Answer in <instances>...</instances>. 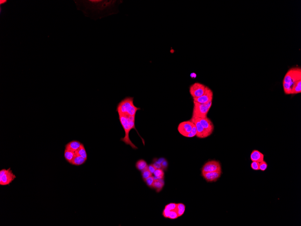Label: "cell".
Listing matches in <instances>:
<instances>
[{
    "label": "cell",
    "mask_w": 301,
    "mask_h": 226,
    "mask_svg": "<svg viewBox=\"0 0 301 226\" xmlns=\"http://www.w3.org/2000/svg\"><path fill=\"white\" fill-rule=\"evenodd\" d=\"M198 119L204 128L211 135L214 130V126L211 120L207 117L199 118Z\"/></svg>",
    "instance_id": "cell-13"
},
{
    "label": "cell",
    "mask_w": 301,
    "mask_h": 226,
    "mask_svg": "<svg viewBox=\"0 0 301 226\" xmlns=\"http://www.w3.org/2000/svg\"><path fill=\"white\" fill-rule=\"evenodd\" d=\"M212 101L206 103H200L193 101L192 118H204L207 117V114L211 108Z\"/></svg>",
    "instance_id": "cell-5"
},
{
    "label": "cell",
    "mask_w": 301,
    "mask_h": 226,
    "mask_svg": "<svg viewBox=\"0 0 301 226\" xmlns=\"http://www.w3.org/2000/svg\"><path fill=\"white\" fill-rule=\"evenodd\" d=\"M213 93L211 88L206 86L205 92L201 97L196 99H193V101L200 103H206L212 101Z\"/></svg>",
    "instance_id": "cell-10"
},
{
    "label": "cell",
    "mask_w": 301,
    "mask_h": 226,
    "mask_svg": "<svg viewBox=\"0 0 301 226\" xmlns=\"http://www.w3.org/2000/svg\"><path fill=\"white\" fill-rule=\"evenodd\" d=\"M144 180L148 187L153 188V185L154 183L155 180L154 177H153V176H150V177L146 178V179Z\"/></svg>",
    "instance_id": "cell-24"
},
{
    "label": "cell",
    "mask_w": 301,
    "mask_h": 226,
    "mask_svg": "<svg viewBox=\"0 0 301 226\" xmlns=\"http://www.w3.org/2000/svg\"><path fill=\"white\" fill-rule=\"evenodd\" d=\"M222 171L221 166L219 161L210 160L206 163L202 169V172H213Z\"/></svg>",
    "instance_id": "cell-7"
},
{
    "label": "cell",
    "mask_w": 301,
    "mask_h": 226,
    "mask_svg": "<svg viewBox=\"0 0 301 226\" xmlns=\"http://www.w3.org/2000/svg\"><path fill=\"white\" fill-rule=\"evenodd\" d=\"M81 144L82 143L79 141H73L66 144L65 149L75 153L80 148Z\"/></svg>",
    "instance_id": "cell-15"
},
{
    "label": "cell",
    "mask_w": 301,
    "mask_h": 226,
    "mask_svg": "<svg viewBox=\"0 0 301 226\" xmlns=\"http://www.w3.org/2000/svg\"><path fill=\"white\" fill-rule=\"evenodd\" d=\"M251 167L252 169L253 170H260V163L253 161V162L251 163Z\"/></svg>",
    "instance_id": "cell-27"
},
{
    "label": "cell",
    "mask_w": 301,
    "mask_h": 226,
    "mask_svg": "<svg viewBox=\"0 0 301 226\" xmlns=\"http://www.w3.org/2000/svg\"><path fill=\"white\" fill-rule=\"evenodd\" d=\"M75 154H76V155L82 157L83 158H85L86 160L87 159V156L86 151L84 146V144H82L80 148L78 149V150L76 152H75Z\"/></svg>",
    "instance_id": "cell-20"
},
{
    "label": "cell",
    "mask_w": 301,
    "mask_h": 226,
    "mask_svg": "<svg viewBox=\"0 0 301 226\" xmlns=\"http://www.w3.org/2000/svg\"><path fill=\"white\" fill-rule=\"evenodd\" d=\"M75 155H76V154H75V152L68 150L66 149H65V158L66 159V161L68 163H70V164H71V163L73 159L74 158Z\"/></svg>",
    "instance_id": "cell-19"
},
{
    "label": "cell",
    "mask_w": 301,
    "mask_h": 226,
    "mask_svg": "<svg viewBox=\"0 0 301 226\" xmlns=\"http://www.w3.org/2000/svg\"><path fill=\"white\" fill-rule=\"evenodd\" d=\"M194 123L190 120L181 122L178 127V132L183 136L187 137V135L191 132Z\"/></svg>",
    "instance_id": "cell-9"
},
{
    "label": "cell",
    "mask_w": 301,
    "mask_h": 226,
    "mask_svg": "<svg viewBox=\"0 0 301 226\" xmlns=\"http://www.w3.org/2000/svg\"><path fill=\"white\" fill-rule=\"evenodd\" d=\"M206 86L200 83H195L189 87V93L193 99L202 96L205 92Z\"/></svg>",
    "instance_id": "cell-6"
},
{
    "label": "cell",
    "mask_w": 301,
    "mask_h": 226,
    "mask_svg": "<svg viewBox=\"0 0 301 226\" xmlns=\"http://www.w3.org/2000/svg\"><path fill=\"white\" fill-rule=\"evenodd\" d=\"M155 180L161 179L164 178V172L161 169H156L153 173Z\"/></svg>",
    "instance_id": "cell-23"
},
{
    "label": "cell",
    "mask_w": 301,
    "mask_h": 226,
    "mask_svg": "<svg viewBox=\"0 0 301 226\" xmlns=\"http://www.w3.org/2000/svg\"><path fill=\"white\" fill-rule=\"evenodd\" d=\"M7 169H3L0 171V177H1L7 172Z\"/></svg>",
    "instance_id": "cell-34"
},
{
    "label": "cell",
    "mask_w": 301,
    "mask_h": 226,
    "mask_svg": "<svg viewBox=\"0 0 301 226\" xmlns=\"http://www.w3.org/2000/svg\"><path fill=\"white\" fill-rule=\"evenodd\" d=\"M190 121L195 124V126L196 127L197 130L196 136L197 138H200V139H204V138H207L208 136L211 135L201 125L198 118L192 117Z\"/></svg>",
    "instance_id": "cell-8"
},
{
    "label": "cell",
    "mask_w": 301,
    "mask_h": 226,
    "mask_svg": "<svg viewBox=\"0 0 301 226\" xmlns=\"http://www.w3.org/2000/svg\"><path fill=\"white\" fill-rule=\"evenodd\" d=\"M86 159L82 157L77 155H75L72 161L71 164L75 166H80L85 163Z\"/></svg>",
    "instance_id": "cell-17"
},
{
    "label": "cell",
    "mask_w": 301,
    "mask_h": 226,
    "mask_svg": "<svg viewBox=\"0 0 301 226\" xmlns=\"http://www.w3.org/2000/svg\"><path fill=\"white\" fill-rule=\"evenodd\" d=\"M301 92V80L296 82L292 88V94H298Z\"/></svg>",
    "instance_id": "cell-21"
},
{
    "label": "cell",
    "mask_w": 301,
    "mask_h": 226,
    "mask_svg": "<svg viewBox=\"0 0 301 226\" xmlns=\"http://www.w3.org/2000/svg\"><path fill=\"white\" fill-rule=\"evenodd\" d=\"M162 169H165L167 168L168 166V163L167 162V160H164L162 163Z\"/></svg>",
    "instance_id": "cell-33"
},
{
    "label": "cell",
    "mask_w": 301,
    "mask_h": 226,
    "mask_svg": "<svg viewBox=\"0 0 301 226\" xmlns=\"http://www.w3.org/2000/svg\"><path fill=\"white\" fill-rule=\"evenodd\" d=\"M86 9H90L94 12H98L100 18L109 15L119 13L117 7L122 3L121 1H86ZM85 5V6H86Z\"/></svg>",
    "instance_id": "cell-1"
},
{
    "label": "cell",
    "mask_w": 301,
    "mask_h": 226,
    "mask_svg": "<svg viewBox=\"0 0 301 226\" xmlns=\"http://www.w3.org/2000/svg\"><path fill=\"white\" fill-rule=\"evenodd\" d=\"M134 99V97H127L118 103L116 108L118 114L135 116L137 111L140 110V108L135 106Z\"/></svg>",
    "instance_id": "cell-4"
},
{
    "label": "cell",
    "mask_w": 301,
    "mask_h": 226,
    "mask_svg": "<svg viewBox=\"0 0 301 226\" xmlns=\"http://www.w3.org/2000/svg\"><path fill=\"white\" fill-rule=\"evenodd\" d=\"M264 155L262 153L258 150H254L250 155V159L252 162H258L259 163L264 160Z\"/></svg>",
    "instance_id": "cell-14"
},
{
    "label": "cell",
    "mask_w": 301,
    "mask_h": 226,
    "mask_svg": "<svg viewBox=\"0 0 301 226\" xmlns=\"http://www.w3.org/2000/svg\"><path fill=\"white\" fill-rule=\"evenodd\" d=\"M164 179L156 180L153 185V188H154L157 192H159L162 191L163 187L164 186Z\"/></svg>",
    "instance_id": "cell-16"
},
{
    "label": "cell",
    "mask_w": 301,
    "mask_h": 226,
    "mask_svg": "<svg viewBox=\"0 0 301 226\" xmlns=\"http://www.w3.org/2000/svg\"><path fill=\"white\" fill-rule=\"evenodd\" d=\"M136 167L137 169L142 172L148 169V165L145 160L140 159L136 163Z\"/></svg>",
    "instance_id": "cell-18"
},
{
    "label": "cell",
    "mask_w": 301,
    "mask_h": 226,
    "mask_svg": "<svg viewBox=\"0 0 301 226\" xmlns=\"http://www.w3.org/2000/svg\"><path fill=\"white\" fill-rule=\"evenodd\" d=\"M119 116L120 122L125 132V137L121 138L120 141L124 142L126 144L130 145L134 149H137L138 148L131 141L129 137V132L131 130L134 129L137 130L135 126V116L123 115H119Z\"/></svg>",
    "instance_id": "cell-3"
},
{
    "label": "cell",
    "mask_w": 301,
    "mask_h": 226,
    "mask_svg": "<svg viewBox=\"0 0 301 226\" xmlns=\"http://www.w3.org/2000/svg\"><path fill=\"white\" fill-rule=\"evenodd\" d=\"M178 215L176 211L175 210H172L170 211V213L169 216V219H177L178 218Z\"/></svg>",
    "instance_id": "cell-30"
},
{
    "label": "cell",
    "mask_w": 301,
    "mask_h": 226,
    "mask_svg": "<svg viewBox=\"0 0 301 226\" xmlns=\"http://www.w3.org/2000/svg\"><path fill=\"white\" fill-rule=\"evenodd\" d=\"M185 210V205L182 203H178L176 204V211L177 213L178 217L182 216L184 213Z\"/></svg>",
    "instance_id": "cell-22"
},
{
    "label": "cell",
    "mask_w": 301,
    "mask_h": 226,
    "mask_svg": "<svg viewBox=\"0 0 301 226\" xmlns=\"http://www.w3.org/2000/svg\"><path fill=\"white\" fill-rule=\"evenodd\" d=\"M221 174L222 171L213 172H202V176L208 183H214L217 182L221 177Z\"/></svg>",
    "instance_id": "cell-12"
},
{
    "label": "cell",
    "mask_w": 301,
    "mask_h": 226,
    "mask_svg": "<svg viewBox=\"0 0 301 226\" xmlns=\"http://www.w3.org/2000/svg\"><path fill=\"white\" fill-rule=\"evenodd\" d=\"M176 204L175 203H170V204H168L165 206L164 208L168 209L170 211H172V210H175L176 208Z\"/></svg>",
    "instance_id": "cell-29"
},
{
    "label": "cell",
    "mask_w": 301,
    "mask_h": 226,
    "mask_svg": "<svg viewBox=\"0 0 301 226\" xmlns=\"http://www.w3.org/2000/svg\"><path fill=\"white\" fill-rule=\"evenodd\" d=\"M197 134V130L196 127L195 126V124H194V125H193V127H192V130L191 132L187 135V137H188V138H192V137L196 136Z\"/></svg>",
    "instance_id": "cell-26"
},
{
    "label": "cell",
    "mask_w": 301,
    "mask_h": 226,
    "mask_svg": "<svg viewBox=\"0 0 301 226\" xmlns=\"http://www.w3.org/2000/svg\"><path fill=\"white\" fill-rule=\"evenodd\" d=\"M152 175H153V174L149 171L148 169L142 172V176L143 180L150 176H152Z\"/></svg>",
    "instance_id": "cell-25"
},
{
    "label": "cell",
    "mask_w": 301,
    "mask_h": 226,
    "mask_svg": "<svg viewBox=\"0 0 301 226\" xmlns=\"http://www.w3.org/2000/svg\"><path fill=\"white\" fill-rule=\"evenodd\" d=\"M16 177V176L13 173L10 168H9L7 172L1 177H0V185H9Z\"/></svg>",
    "instance_id": "cell-11"
},
{
    "label": "cell",
    "mask_w": 301,
    "mask_h": 226,
    "mask_svg": "<svg viewBox=\"0 0 301 226\" xmlns=\"http://www.w3.org/2000/svg\"><path fill=\"white\" fill-rule=\"evenodd\" d=\"M148 169L153 174L156 169L155 166L153 164H150L148 166Z\"/></svg>",
    "instance_id": "cell-31"
},
{
    "label": "cell",
    "mask_w": 301,
    "mask_h": 226,
    "mask_svg": "<svg viewBox=\"0 0 301 226\" xmlns=\"http://www.w3.org/2000/svg\"><path fill=\"white\" fill-rule=\"evenodd\" d=\"M268 168V164L266 161H262L260 163V170L261 171H265Z\"/></svg>",
    "instance_id": "cell-28"
},
{
    "label": "cell",
    "mask_w": 301,
    "mask_h": 226,
    "mask_svg": "<svg viewBox=\"0 0 301 226\" xmlns=\"http://www.w3.org/2000/svg\"><path fill=\"white\" fill-rule=\"evenodd\" d=\"M170 213V211L168 210V209H165L164 208V209L163 211V216L165 218H169V216Z\"/></svg>",
    "instance_id": "cell-32"
},
{
    "label": "cell",
    "mask_w": 301,
    "mask_h": 226,
    "mask_svg": "<svg viewBox=\"0 0 301 226\" xmlns=\"http://www.w3.org/2000/svg\"><path fill=\"white\" fill-rule=\"evenodd\" d=\"M301 80V68L300 67H293L286 73L283 81V86L284 93L292 94V88L295 83Z\"/></svg>",
    "instance_id": "cell-2"
}]
</instances>
